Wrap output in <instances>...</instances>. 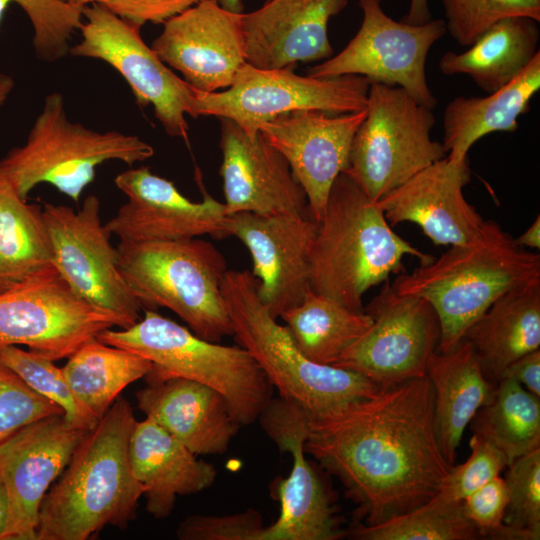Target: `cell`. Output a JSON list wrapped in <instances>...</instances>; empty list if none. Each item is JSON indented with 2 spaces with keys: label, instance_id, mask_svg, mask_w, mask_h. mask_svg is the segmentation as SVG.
Listing matches in <instances>:
<instances>
[{
  "label": "cell",
  "instance_id": "obj_15",
  "mask_svg": "<svg viewBox=\"0 0 540 540\" xmlns=\"http://www.w3.org/2000/svg\"><path fill=\"white\" fill-rule=\"evenodd\" d=\"M365 311L372 317L371 326L332 366L360 373L381 388L426 376L440 341L430 303L400 294L387 283Z\"/></svg>",
  "mask_w": 540,
  "mask_h": 540
},
{
  "label": "cell",
  "instance_id": "obj_18",
  "mask_svg": "<svg viewBox=\"0 0 540 540\" xmlns=\"http://www.w3.org/2000/svg\"><path fill=\"white\" fill-rule=\"evenodd\" d=\"M318 223L308 215L227 214L224 231L249 250L257 293L274 318L297 306L310 287V252Z\"/></svg>",
  "mask_w": 540,
  "mask_h": 540
},
{
  "label": "cell",
  "instance_id": "obj_42",
  "mask_svg": "<svg viewBox=\"0 0 540 540\" xmlns=\"http://www.w3.org/2000/svg\"><path fill=\"white\" fill-rule=\"evenodd\" d=\"M262 514L255 509L228 515H191L176 530L180 540H260Z\"/></svg>",
  "mask_w": 540,
  "mask_h": 540
},
{
  "label": "cell",
  "instance_id": "obj_31",
  "mask_svg": "<svg viewBox=\"0 0 540 540\" xmlns=\"http://www.w3.org/2000/svg\"><path fill=\"white\" fill-rule=\"evenodd\" d=\"M51 267L42 208L28 204L0 168V293Z\"/></svg>",
  "mask_w": 540,
  "mask_h": 540
},
{
  "label": "cell",
  "instance_id": "obj_35",
  "mask_svg": "<svg viewBox=\"0 0 540 540\" xmlns=\"http://www.w3.org/2000/svg\"><path fill=\"white\" fill-rule=\"evenodd\" d=\"M348 535L361 540H475L481 538L466 517L462 501L437 494L427 503L376 525L357 522Z\"/></svg>",
  "mask_w": 540,
  "mask_h": 540
},
{
  "label": "cell",
  "instance_id": "obj_45",
  "mask_svg": "<svg viewBox=\"0 0 540 540\" xmlns=\"http://www.w3.org/2000/svg\"><path fill=\"white\" fill-rule=\"evenodd\" d=\"M502 378L512 379L540 397V349L510 363L502 372L500 379Z\"/></svg>",
  "mask_w": 540,
  "mask_h": 540
},
{
  "label": "cell",
  "instance_id": "obj_29",
  "mask_svg": "<svg viewBox=\"0 0 540 540\" xmlns=\"http://www.w3.org/2000/svg\"><path fill=\"white\" fill-rule=\"evenodd\" d=\"M540 89V52L511 82L486 97H456L443 115V146L448 157L467 158L470 147L494 132H515Z\"/></svg>",
  "mask_w": 540,
  "mask_h": 540
},
{
  "label": "cell",
  "instance_id": "obj_30",
  "mask_svg": "<svg viewBox=\"0 0 540 540\" xmlns=\"http://www.w3.org/2000/svg\"><path fill=\"white\" fill-rule=\"evenodd\" d=\"M538 23L527 16L504 18L465 52H446L439 60V69L447 76L467 75L483 91L493 93L517 77L539 53Z\"/></svg>",
  "mask_w": 540,
  "mask_h": 540
},
{
  "label": "cell",
  "instance_id": "obj_52",
  "mask_svg": "<svg viewBox=\"0 0 540 540\" xmlns=\"http://www.w3.org/2000/svg\"><path fill=\"white\" fill-rule=\"evenodd\" d=\"M265 1H267V0H265Z\"/></svg>",
  "mask_w": 540,
  "mask_h": 540
},
{
  "label": "cell",
  "instance_id": "obj_9",
  "mask_svg": "<svg viewBox=\"0 0 540 540\" xmlns=\"http://www.w3.org/2000/svg\"><path fill=\"white\" fill-rule=\"evenodd\" d=\"M432 109L397 86L370 83L366 116L350 147L348 173L378 201L420 170L446 157L431 138Z\"/></svg>",
  "mask_w": 540,
  "mask_h": 540
},
{
  "label": "cell",
  "instance_id": "obj_33",
  "mask_svg": "<svg viewBox=\"0 0 540 540\" xmlns=\"http://www.w3.org/2000/svg\"><path fill=\"white\" fill-rule=\"evenodd\" d=\"M280 318L300 351L323 365H333L373 322L365 310L349 308L312 289Z\"/></svg>",
  "mask_w": 540,
  "mask_h": 540
},
{
  "label": "cell",
  "instance_id": "obj_41",
  "mask_svg": "<svg viewBox=\"0 0 540 540\" xmlns=\"http://www.w3.org/2000/svg\"><path fill=\"white\" fill-rule=\"evenodd\" d=\"M471 455L459 466H453L439 495L449 501H463L508 466L503 453L482 437L473 434Z\"/></svg>",
  "mask_w": 540,
  "mask_h": 540
},
{
  "label": "cell",
  "instance_id": "obj_13",
  "mask_svg": "<svg viewBox=\"0 0 540 540\" xmlns=\"http://www.w3.org/2000/svg\"><path fill=\"white\" fill-rule=\"evenodd\" d=\"M115 326L117 317L78 297L55 267L0 293V347L24 345L56 361Z\"/></svg>",
  "mask_w": 540,
  "mask_h": 540
},
{
  "label": "cell",
  "instance_id": "obj_7",
  "mask_svg": "<svg viewBox=\"0 0 540 540\" xmlns=\"http://www.w3.org/2000/svg\"><path fill=\"white\" fill-rule=\"evenodd\" d=\"M116 248L120 272L142 307L170 309L211 342L233 335L221 291L227 264L211 242L120 240Z\"/></svg>",
  "mask_w": 540,
  "mask_h": 540
},
{
  "label": "cell",
  "instance_id": "obj_47",
  "mask_svg": "<svg viewBox=\"0 0 540 540\" xmlns=\"http://www.w3.org/2000/svg\"><path fill=\"white\" fill-rule=\"evenodd\" d=\"M515 243L524 248L529 247L539 250L540 248V216L538 215L532 225L519 237L514 238Z\"/></svg>",
  "mask_w": 540,
  "mask_h": 540
},
{
  "label": "cell",
  "instance_id": "obj_40",
  "mask_svg": "<svg viewBox=\"0 0 540 540\" xmlns=\"http://www.w3.org/2000/svg\"><path fill=\"white\" fill-rule=\"evenodd\" d=\"M64 415L0 360V443L41 419Z\"/></svg>",
  "mask_w": 540,
  "mask_h": 540
},
{
  "label": "cell",
  "instance_id": "obj_3",
  "mask_svg": "<svg viewBox=\"0 0 540 540\" xmlns=\"http://www.w3.org/2000/svg\"><path fill=\"white\" fill-rule=\"evenodd\" d=\"M535 280H540V255L518 246L489 220L470 242L450 246L391 285L400 294L430 303L440 325L437 351L449 352L499 297Z\"/></svg>",
  "mask_w": 540,
  "mask_h": 540
},
{
  "label": "cell",
  "instance_id": "obj_14",
  "mask_svg": "<svg viewBox=\"0 0 540 540\" xmlns=\"http://www.w3.org/2000/svg\"><path fill=\"white\" fill-rule=\"evenodd\" d=\"M381 3L358 0L363 12L358 32L340 53L310 67L307 75H360L370 83L403 88L434 109L438 101L428 86L426 59L430 48L446 33L445 21L431 19L421 25L396 21L384 12Z\"/></svg>",
  "mask_w": 540,
  "mask_h": 540
},
{
  "label": "cell",
  "instance_id": "obj_21",
  "mask_svg": "<svg viewBox=\"0 0 540 540\" xmlns=\"http://www.w3.org/2000/svg\"><path fill=\"white\" fill-rule=\"evenodd\" d=\"M365 116L366 109L338 115L298 110L281 114L259 128L287 160L305 192L308 215L317 223L335 179L348 168L352 139Z\"/></svg>",
  "mask_w": 540,
  "mask_h": 540
},
{
  "label": "cell",
  "instance_id": "obj_32",
  "mask_svg": "<svg viewBox=\"0 0 540 540\" xmlns=\"http://www.w3.org/2000/svg\"><path fill=\"white\" fill-rule=\"evenodd\" d=\"M151 369L146 358L97 338L82 345L62 367L78 402L98 420L124 388L146 377Z\"/></svg>",
  "mask_w": 540,
  "mask_h": 540
},
{
  "label": "cell",
  "instance_id": "obj_20",
  "mask_svg": "<svg viewBox=\"0 0 540 540\" xmlns=\"http://www.w3.org/2000/svg\"><path fill=\"white\" fill-rule=\"evenodd\" d=\"M241 15L201 0L165 21L151 48L198 91L230 87L246 63Z\"/></svg>",
  "mask_w": 540,
  "mask_h": 540
},
{
  "label": "cell",
  "instance_id": "obj_43",
  "mask_svg": "<svg viewBox=\"0 0 540 540\" xmlns=\"http://www.w3.org/2000/svg\"><path fill=\"white\" fill-rule=\"evenodd\" d=\"M466 517L475 525L481 538L492 539L503 525L507 505L505 480L497 476L469 494L463 501Z\"/></svg>",
  "mask_w": 540,
  "mask_h": 540
},
{
  "label": "cell",
  "instance_id": "obj_5",
  "mask_svg": "<svg viewBox=\"0 0 540 540\" xmlns=\"http://www.w3.org/2000/svg\"><path fill=\"white\" fill-rule=\"evenodd\" d=\"M257 286L250 271L227 270L221 291L232 336L253 357L279 396L297 403L310 419H321L382 389L360 373L308 359L286 326L261 302Z\"/></svg>",
  "mask_w": 540,
  "mask_h": 540
},
{
  "label": "cell",
  "instance_id": "obj_25",
  "mask_svg": "<svg viewBox=\"0 0 540 540\" xmlns=\"http://www.w3.org/2000/svg\"><path fill=\"white\" fill-rule=\"evenodd\" d=\"M138 408L196 455L227 451L241 427L224 397L202 383L171 378L136 393Z\"/></svg>",
  "mask_w": 540,
  "mask_h": 540
},
{
  "label": "cell",
  "instance_id": "obj_51",
  "mask_svg": "<svg viewBox=\"0 0 540 540\" xmlns=\"http://www.w3.org/2000/svg\"><path fill=\"white\" fill-rule=\"evenodd\" d=\"M64 1L74 6L84 7L93 3H99L101 5H104L108 0H64Z\"/></svg>",
  "mask_w": 540,
  "mask_h": 540
},
{
  "label": "cell",
  "instance_id": "obj_16",
  "mask_svg": "<svg viewBox=\"0 0 540 540\" xmlns=\"http://www.w3.org/2000/svg\"><path fill=\"white\" fill-rule=\"evenodd\" d=\"M258 420L268 437L292 457V468L277 484L280 514L265 526L260 540H337L348 535L333 497L314 465L305 456L306 411L281 396L272 398Z\"/></svg>",
  "mask_w": 540,
  "mask_h": 540
},
{
  "label": "cell",
  "instance_id": "obj_23",
  "mask_svg": "<svg viewBox=\"0 0 540 540\" xmlns=\"http://www.w3.org/2000/svg\"><path fill=\"white\" fill-rule=\"evenodd\" d=\"M467 158L446 157L430 164L378 201L392 225L417 224L438 245H462L473 240L484 221L463 194L470 181Z\"/></svg>",
  "mask_w": 540,
  "mask_h": 540
},
{
  "label": "cell",
  "instance_id": "obj_24",
  "mask_svg": "<svg viewBox=\"0 0 540 540\" xmlns=\"http://www.w3.org/2000/svg\"><path fill=\"white\" fill-rule=\"evenodd\" d=\"M348 0H267L242 13L246 63L260 69H293L298 62L332 57L328 23Z\"/></svg>",
  "mask_w": 540,
  "mask_h": 540
},
{
  "label": "cell",
  "instance_id": "obj_4",
  "mask_svg": "<svg viewBox=\"0 0 540 540\" xmlns=\"http://www.w3.org/2000/svg\"><path fill=\"white\" fill-rule=\"evenodd\" d=\"M407 255L421 264L434 257L396 234L377 201L346 172L335 179L310 252V287L363 310L364 294L403 270Z\"/></svg>",
  "mask_w": 540,
  "mask_h": 540
},
{
  "label": "cell",
  "instance_id": "obj_1",
  "mask_svg": "<svg viewBox=\"0 0 540 540\" xmlns=\"http://www.w3.org/2000/svg\"><path fill=\"white\" fill-rule=\"evenodd\" d=\"M304 449L340 480L368 526L427 503L454 466L440 448L427 376L382 388L335 415L309 418Z\"/></svg>",
  "mask_w": 540,
  "mask_h": 540
},
{
  "label": "cell",
  "instance_id": "obj_34",
  "mask_svg": "<svg viewBox=\"0 0 540 540\" xmlns=\"http://www.w3.org/2000/svg\"><path fill=\"white\" fill-rule=\"evenodd\" d=\"M476 434L505 456L508 465L540 448V397L518 382L502 378L488 403L470 421Z\"/></svg>",
  "mask_w": 540,
  "mask_h": 540
},
{
  "label": "cell",
  "instance_id": "obj_50",
  "mask_svg": "<svg viewBox=\"0 0 540 540\" xmlns=\"http://www.w3.org/2000/svg\"><path fill=\"white\" fill-rule=\"evenodd\" d=\"M217 2L221 7L228 11L243 13L244 5L242 0H217Z\"/></svg>",
  "mask_w": 540,
  "mask_h": 540
},
{
  "label": "cell",
  "instance_id": "obj_22",
  "mask_svg": "<svg viewBox=\"0 0 540 540\" xmlns=\"http://www.w3.org/2000/svg\"><path fill=\"white\" fill-rule=\"evenodd\" d=\"M219 119L226 214L308 215L305 192L285 157L259 131L250 136L234 121Z\"/></svg>",
  "mask_w": 540,
  "mask_h": 540
},
{
  "label": "cell",
  "instance_id": "obj_49",
  "mask_svg": "<svg viewBox=\"0 0 540 540\" xmlns=\"http://www.w3.org/2000/svg\"><path fill=\"white\" fill-rule=\"evenodd\" d=\"M14 87V81L11 76L0 74V106L6 101Z\"/></svg>",
  "mask_w": 540,
  "mask_h": 540
},
{
  "label": "cell",
  "instance_id": "obj_17",
  "mask_svg": "<svg viewBox=\"0 0 540 540\" xmlns=\"http://www.w3.org/2000/svg\"><path fill=\"white\" fill-rule=\"evenodd\" d=\"M88 431L54 415L0 443V479L9 500L2 540H36L43 499Z\"/></svg>",
  "mask_w": 540,
  "mask_h": 540
},
{
  "label": "cell",
  "instance_id": "obj_6",
  "mask_svg": "<svg viewBox=\"0 0 540 540\" xmlns=\"http://www.w3.org/2000/svg\"><path fill=\"white\" fill-rule=\"evenodd\" d=\"M97 339L149 360V383L185 378L213 388L240 426L258 420L272 399L273 386L247 350L200 338L152 309L134 325L106 329Z\"/></svg>",
  "mask_w": 540,
  "mask_h": 540
},
{
  "label": "cell",
  "instance_id": "obj_26",
  "mask_svg": "<svg viewBox=\"0 0 540 540\" xmlns=\"http://www.w3.org/2000/svg\"><path fill=\"white\" fill-rule=\"evenodd\" d=\"M128 452L133 476L146 499V510L156 519L171 514L178 496L203 491L216 480L212 464L198 459L148 417L136 420Z\"/></svg>",
  "mask_w": 540,
  "mask_h": 540
},
{
  "label": "cell",
  "instance_id": "obj_8",
  "mask_svg": "<svg viewBox=\"0 0 540 540\" xmlns=\"http://www.w3.org/2000/svg\"><path fill=\"white\" fill-rule=\"evenodd\" d=\"M153 154V147L138 136L70 121L62 94L54 92L46 96L25 144L12 148L0 168L25 200L35 186L47 183L78 202L99 165L110 160L133 165Z\"/></svg>",
  "mask_w": 540,
  "mask_h": 540
},
{
  "label": "cell",
  "instance_id": "obj_19",
  "mask_svg": "<svg viewBox=\"0 0 540 540\" xmlns=\"http://www.w3.org/2000/svg\"><path fill=\"white\" fill-rule=\"evenodd\" d=\"M196 181L203 195L201 202L191 201L172 181L148 167L125 170L114 182L128 200L105 226L124 241L184 240L203 235L225 238L224 203L206 191L199 170Z\"/></svg>",
  "mask_w": 540,
  "mask_h": 540
},
{
  "label": "cell",
  "instance_id": "obj_46",
  "mask_svg": "<svg viewBox=\"0 0 540 540\" xmlns=\"http://www.w3.org/2000/svg\"><path fill=\"white\" fill-rule=\"evenodd\" d=\"M431 19L428 0H410L408 12L401 21L412 25H421Z\"/></svg>",
  "mask_w": 540,
  "mask_h": 540
},
{
  "label": "cell",
  "instance_id": "obj_38",
  "mask_svg": "<svg viewBox=\"0 0 540 540\" xmlns=\"http://www.w3.org/2000/svg\"><path fill=\"white\" fill-rule=\"evenodd\" d=\"M446 32L460 46H470L496 22L511 16L540 21V0H442Z\"/></svg>",
  "mask_w": 540,
  "mask_h": 540
},
{
  "label": "cell",
  "instance_id": "obj_48",
  "mask_svg": "<svg viewBox=\"0 0 540 540\" xmlns=\"http://www.w3.org/2000/svg\"><path fill=\"white\" fill-rule=\"evenodd\" d=\"M9 515V500L7 491L0 479V540L5 532Z\"/></svg>",
  "mask_w": 540,
  "mask_h": 540
},
{
  "label": "cell",
  "instance_id": "obj_36",
  "mask_svg": "<svg viewBox=\"0 0 540 540\" xmlns=\"http://www.w3.org/2000/svg\"><path fill=\"white\" fill-rule=\"evenodd\" d=\"M0 360L32 390L61 408L70 426L91 430L99 421L78 402L54 361L14 345L0 347Z\"/></svg>",
  "mask_w": 540,
  "mask_h": 540
},
{
  "label": "cell",
  "instance_id": "obj_2",
  "mask_svg": "<svg viewBox=\"0 0 540 540\" xmlns=\"http://www.w3.org/2000/svg\"><path fill=\"white\" fill-rule=\"evenodd\" d=\"M136 419L118 397L89 430L45 495L36 540H88L105 526L125 529L143 491L129 462Z\"/></svg>",
  "mask_w": 540,
  "mask_h": 540
},
{
  "label": "cell",
  "instance_id": "obj_28",
  "mask_svg": "<svg viewBox=\"0 0 540 540\" xmlns=\"http://www.w3.org/2000/svg\"><path fill=\"white\" fill-rule=\"evenodd\" d=\"M426 376L434 389L440 448L454 465L465 428L479 408L490 401L495 385L485 377L472 346L464 339L449 352L435 351Z\"/></svg>",
  "mask_w": 540,
  "mask_h": 540
},
{
  "label": "cell",
  "instance_id": "obj_12",
  "mask_svg": "<svg viewBox=\"0 0 540 540\" xmlns=\"http://www.w3.org/2000/svg\"><path fill=\"white\" fill-rule=\"evenodd\" d=\"M100 213L95 195L87 196L78 210L50 203L42 208L59 274L78 297L117 317L124 329L141 318L143 307L120 272L117 248Z\"/></svg>",
  "mask_w": 540,
  "mask_h": 540
},
{
  "label": "cell",
  "instance_id": "obj_10",
  "mask_svg": "<svg viewBox=\"0 0 540 540\" xmlns=\"http://www.w3.org/2000/svg\"><path fill=\"white\" fill-rule=\"evenodd\" d=\"M370 81L360 75L317 78L293 69H260L245 63L227 90L196 91V115L228 118L253 136L284 113L317 110L332 115L366 109Z\"/></svg>",
  "mask_w": 540,
  "mask_h": 540
},
{
  "label": "cell",
  "instance_id": "obj_11",
  "mask_svg": "<svg viewBox=\"0 0 540 540\" xmlns=\"http://www.w3.org/2000/svg\"><path fill=\"white\" fill-rule=\"evenodd\" d=\"M81 40L70 47L76 57L99 59L118 71L141 108L152 105L165 132L188 141L186 116L197 118L196 89L177 76L148 46L141 26L99 3L84 6Z\"/></svg>",
  "mask_w": 540,
  "mask_h": 540
},
{
  "label": "cell",
  "instance_id": "obj_44",
  "mask_svg": "<svg viewBox=\"0 0 540 540\" xmlns=\"http://www.w3.org/2000/svg\"><path fill=\"white\" fill-rule=\"evenodd\" d=\"M201 0H108L105 8L119 17L143 26L150 22L164 23L196 5Z\"/></svg>",
  "mask_w": 540,
  "mask_h": 540
},
{
  "label": "cell",
  "instance_id": "obj_37",
  "mask_svg": "<svg viewBox=\"0 0 540 540\" xmlns=\"http://www.w3.org/2000/svg\"><path fill=\"white\" fill-rule=\"evenodd\" d=\"M12 3L22 8L32 24L33 46L39 59L54 62L69 53V41L83 23L84 7L64 0H0V23Z\"/></svg>",
  "mask_w": 540,
  "mask_h": 540
},
{
  "label": "cell",
  "instance_id": "obj_39",
  "mask_svg": "<svg viewBox=\"0 0 540 540\" xmlns=\"http://www.w3.org/2000/svg\"><path fill=\"white\" fill-rule=\"evenodd\" d=\"M503 523L540 539V448L508 465Z\"/></svg>",
  "mask_w": 540,
  "mask_h": 540
},
{
  "label": "cell",
  "instance_id": "obj_27",
  "mask_svg": "<svg viewBox=\"0 0 540 540\" xmlns=\"http://www.w3.org/2000/svg\"><path fill=\"white\" fill-rule=\"evenodd\" d=\"M463 339L472 346L485 377L496 385L510 363L540 348V280L499 297Z\"/></svg>",
  "mask_w": 540,
  "mask_h": 540
}]
</instances>
